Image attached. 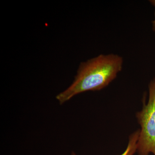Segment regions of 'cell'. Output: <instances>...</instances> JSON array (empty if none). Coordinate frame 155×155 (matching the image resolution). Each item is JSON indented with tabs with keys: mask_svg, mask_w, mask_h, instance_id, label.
Returning a JSON list of instances; mask_svg holds the SVG:
<instances>
[{
	"mask_svg": "<svg viewBox=\"0 0 155 155\" xmlns=\"http://www.w3.org/2000/svg\"><path fill=\"white\" fill-rule=\"evenodd\" d=\"M123 64V57L115 54H101L82 62L73 83L56 98L62 104L81 93L103 89L117 77Z\"/></svg>",
	"mask_w": 155,
	"mask_h": 155,
	"instance_id": "1",
	"label": "cell"
},
{
	"mask_svg": "<svg viewBox=\"0 0 155 155\" xmlns=\"http://www.w3.org/2000/svg\"><path fill=\"white\" fill-rule=\"evenodd\" d=\"M149 99L143 101L142 110L136 114L141 129L137 142L138 155H155V78L148 85Z\"/></svg>",
	"mask_w": 155,
	"mask_h": 155,
	"instance_id": "2",
	"label": "cell"
},
{
	"mask_svg": "<svg viewBox=\"0 0 155 155\" xmlns=\"http://www.w3.org/2000/svg\"><path fill=\"white\" fill-rule=\"evenodd\" d=\"M140 130H136L130 136L127 148L125 151L120 155H134L137 150V142L139 137ZM71 155H76L75 153L72 152Z\"/></svg>",
	"mask_w": 155,
	"mask_h": 155,
	"instance_id": "3",
	"label": "cell"
},
{
	"mask_svg": "<svg viewBox=\"0 0 155 155\" xmlns=\"http://www.w3.org/2000/svg\"><path fill=\"white\" fill-rule=\"evenodd\" d=\"M152 27L153 30L155 31V12L154 16V19L152 21Z\"/></svg>",
	"mask_w": 155,
	"mask_h": 155,
	"instance_id": "4",
	"label": "cell"
},
{
	"mask_svg": "<svg viewBox=\"0 0 155 155\" xmlns=\"http://www.w3.org/2000/svg\"><path fill=\"white\" fill-rule=\"evenodd\" d=\"M149 2L152 5L155 7V0H150Z\"/></svg>",
	"mask_w": 155,
	"mask_h": 155,
	"instance_id": "5",
	"label": "cell"
}]
</instances>
